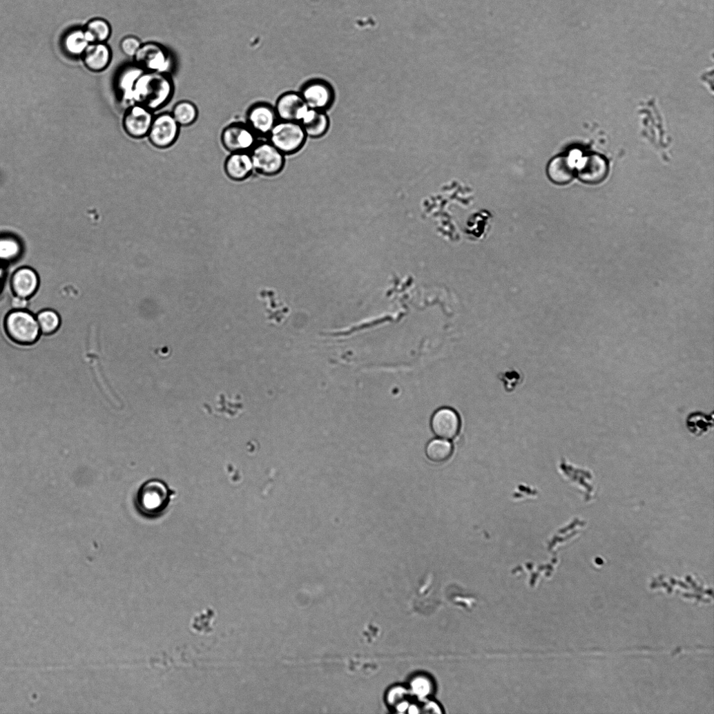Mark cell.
I'll use <instances>...</instances> for the list:
<instances>
[{"mask_svg":"<svg viewBox=\"0 0 714 714\" xmlns=\"http://www.w3.org/2000/svg\"><path fill=\"white\" fill-rule=\"evenodd\" d=\"M300 124L307 137L319 138L329 130L330 120L326 111L309 108Z\"/></svg>","mask_w":714,"mask_h":714,"instance_id":"18","label":"cell"},{"mask_svg":"<svg viewBox=\"0 0 714 714\" xmlns=\"http://www.w3.org/2000/svg\"><path fill=\"white\" fill-rule=\"evenodd\" d=\"M142 44L141 41L137 37L128 36L123 39L120 46L122 52L126 55L134 57Z\"/></svg>","mask_w":714,"mask_h":714,"instance_id":"27","label":"cell"},{"mask_svg":"<svg viewBox=\"0 0 714 714\" xmlns=\"http://www.w3.org/2000/svg\"><path fill=\"white\" fill-rule=\"evenodd\" d=\"M175 85L171 75L145 73L137 79L133 92L134 104L156 112L172 99Z\"/></svg>","mask_w":714,"mask_h":714,"instance_id":"1","label":"cell"},{"mask_svg":"<svg viewBox=\"0 0 714 714\" xmlns=\"http://www.w3.org/2000/svg\"><path fill=\"white\" fill-rule=\"evenodd\" d=\"M453 447L446 440H434L427 444L425 454L428 459L434 463L447 461L452 455Z\"/></svg>","mask_w":714,"mask_h":714,"instance_id":"23","label":"cell"},{"mask_svg":"<svg viewBox=\"0 0 714 714\" xmlns=\"http://www.w3.org/2000/svg\"><path fill=\"white\" fill-rule=\"evenodd\" d=\"M91 44L104 43L110 36L111 28L108 22L103 19L90 21L84 28Z\"/></svg>","mask_w":714,"mask_h":714,"instance_id":"24","label":"cell"},{"mask_svg":"<svg viewBox=\"0 0 714 714\" xmlns=\"http://www.w3.org/2000/svg\"><path fill=\"white\" fill-rule=\"evenodd\" d=\"M176 492L162 479H152L142 483L134 499L136 510L142 517L156 519L168 509Z\"/></svg>","mask_w":714,"mask_h":714,"instance_id":"2","label":"cell"},{"mask_svg":"<svg viewBox=\"0 0 714 714\" xmlns=\"http://www.w3.org/2000/svg\"><path fill=\"white\" fill-rule=\"evenodd\" d=\"M180 127L171 113H162L155 116L148 137L155 147L166 149L177 139Z\"/></svg>","mask_w":714,"mask_h":714,"instance_id":"8","label":"cell"},{"mask_svg":"<svg viewBox=\"0 0 714 714\" xmlns=\"http://www.w3.org/2000/svg\"><path fill=\"white\" fill-rule=\"evenodd\" d=\"M39 287V276L31 268H21L12 278L11 287L15 297L28 300L36 294Z\"/></svg>","mask_w":714,"mask_h":714,"instance_id":"15","label":"cell"},{"mask_svg":"<svg viewBox=\"0 0 714 714\" xmlns=\"http://www.w3.org/2000/svg\"><path fill=\"white\" fill-rule=\"evenodd\" d=\"M307 135L300 122L278 120L267 137L271 144L283 155L300 151Z\"/></svg>","mask_w":714,"mask_h":714,"instance_id":"4","label":"cell"},{"mask_svg":"<svg viewBox=\"0 0 714 714\" xmlns=\"http://www.w3.org/2000/svg\"><path fill=\"white\" fill-rule=\"evenodd\" d=\"M155 116L154 112L150 109L135 104L128 108L124 115V129L135 138L148 136Z\"/></svg>","mask_w":714,"mask_h":714,"instance_id":"12","label":"cell"},{"mask_svg":"<svg viewBox=\"0 0 714 714\" xmlns=\"http://www.w3.org/2000/svg\"><path fill=\"white\" fill-rule=\"evenodd\" d=\"M28 307V300L15 297L12 307L15 310H25Z\"/></svg>","mask_w":714,"mask_h":714,"instance_id":"28","label":"cell"},{"mask_svg":"<svg viewBox=\"0 0 714 714\" xmlns=\"http://www.w3.org/2000/svg\"><path fill=\"white\" fill-rule=\"evenodd\" d=\"M431 425L436 436L446 441L452 440L459 433L461 419L454 409L443 407L434 413Z\"/></svg>","mask_w":714,"mask_h":714,"instance_id":"14","label":"cell"},{"mask_svg":"<svg viewBox=\"0 0 714 714\" xmlns=\"http://www.w3.org/2000/svg\"><path fill=\"white\" fill-rule=\"evenodd\" d=\"M144 73L145 70L135 63L126 66L117 77L116 89L119 97L122 102L129 104V106L134 104L133 92L136 82Z\"/></svg>","mask_w":714,"mask_h":714,"instance_id":"16","label":"cell"},{"mask_svg":"<svg viewBox=\"0 0 714 714\" xmlns=\"http://www.w3.org/2000/svg\"><path fill=\"white\" fill-rule=\"evenodd\" d=\"M309 108L327 111L332 106L335 95L327 82L316 79L305 84L300 92Z\"/></svg>","mask_w":714,"mask_h":714,"instance_id":"9","label":"cell"},{"mask_svg":"<svg viewBox=\"0 0 714 714\" xmlns=\"http://www.w3.org/2000/svg\"><path fill=\"white\" fill-rule=\"evenodd\" d=\"M135 63L146 73L171 75L174 60L170 51L157 42L142 44L133 57Z\"/></svg>","mask_w":714,"mask_h":714,"instance_id":"5","label":"cell"},{"mask_svg":"<svg viewBox=\"0 0 714 714\" xmlns=\"http://www.w3.org/2000/svg\"><path fill=\"white\" fill-rule=\"evenodd\" d=\"M576 170V175L582 182L589 185H597L608 177L609 165L604 156L592 153L580 160Z\"/></svg>","mask_w":714,"mask_h":714,"instance_id":"10","label":"cell"},{"mask_svg":"<svg viewBox=\"0 0 714 714\" xmlns=\"http://www.w3.org/2000/svg\"><path fill=\"white\" fill-rule=\"evenodd\" d=\"M171 113L180 126H189L193 124L198 117L197 106L188 100L177 102Z\"/></svg>","mask_w":714,"mask_h":714,"instance_id":"22","label":"cell"},{"mask_svg":"<svg viewBox=\"0 0 714 714\" xmlns=\"http://www.w3.org/2000/svg\"><path fill=\"white\" fill-rule=\"evenodd\" d=\"M278 120L274 106L260 102L248 110L246 124L258 137H267Z\"/></svg>","mask_w":714,"mask_h":714,"instance_id":"11","label":"cell"},{"mask_svg":"<svg viewBox=\"0 0 714 714\" xmlns=\"http://www.w3.org/2000/svg\"><path fill=\"white\" fill-rule=\"evenodd\" d=\"M279 120L300 122L309 108L300 93L288 92L281 95L274 106Z\"/></svg>","mask_w":714,"mask_h":714,"instance_id":"13","label":"cell"},{"mask_svg":"<svg viewBox=\"0 0 714 714\" xmlns=\"http://www.w3.org/2000/svg\"><path fill=\"white\" fill-rule=\"evenodd\" d=\"M110 48L104 43L90 44L82 55L86 66L91 70L102 71L111 60Z\"/></svg>","mask_w":714,"mask_h":714,"instance_id":"19","label":"cell"},{"mask_svg":"<svg viewBox=\"0 0 714 714\" xmlns=\"http://www.w3.org/2000/svg\"><path fill=\"white\" fill-rule=\"evenodd\" d=\"M41 334L52 335L59 328L61 319L59 314L50 309L40 311L36 316Z\"/></svg>","mask_w":714,"mask_h":714,"instance_id":"25","label":"cell"},{"mask_svg":"<svg viewBox=\"0 0 714 714\" xmlns=\"http://www.w3.org/2000/svg\"><path fill=\"white\" fill-rule=\"evenodd\" d=\"M549 175L556 184L564 185L572 182L576 175V167L569 157H557L549 166Z\"/></svg>","mask_w":714,"mask_h":714,"instance_id":"20","label":"cell"},{"mask_svg":"<svg viewBox=\"0 0 714 714\" xmlns=\"http://www.w3.org/2000/svg\"><path fill=\"white\" fill-rule=\"evenodd\" d=\"M4 327L10 339L21 345H34L41 335L36 316L26 309L9 312Z\"/></svg>","mask_w":714,"mask_h":714,"instance_id":"3","label":"cell"},{"mask_svg":"<svg viewBox=\"0 0 714 714\" xmlns=\"http://www.w3.org/2000/svg\"><path fill=\"white\" fill-rule=\"evenodd\" d=\"M222 142L230 153H249L258 141V136L246 124L233 123L222 133Z\"/></svg>","mask_w":714,"mask_h":714,"instance_id":"7","label":"cell"},{"mask_svg":"<svg viewBox=\"0 0 714 714\" xmlns=\"http://www.w3.org/2000/svg\"><path fill=\"white\" fill-rule=\"evenodd\" d=\"M224 168L228 177L234 181H243L254 172L250 153H233L227 158Z\"/></svg>","mask_w":714,"mask_h":714,"instance_id":"17","label":"cell"},{"mask_svg":"<svg viewBox=\"0 0 714 714\" xmlns=\"http://www.w3.org/2000/svg\"><path fill=\"white\" fill-rule=\"evenodd\" d=\"M254 171L265 176L278 174L284 164V155L269 140H258L249 152Z\"/></svg>","mask_w":714,"mask_h":714,"instance_id":"6","label":"cell"},{"mask_svg":"<svg viewBox=\"0 0 714 714\" xmlns=\"http://www.w3.org/2000/svg\"><path fill=\"white\" fill-rule=\"evenodd\" d=\"M64 48L71 55H82L91 44L84 29L68 32L64 39Z\"/></svg>","mask_w":714,"mask_h":714,"instance_id":"21","label":"cell"},{"mask_svg":"<svg viewBox=\"0 0 714 714\" xmlns=\"http://www.w3.org/2000/svg\"><path fill=\"white\" fill-rule=\"evenodd\" d=\"M20 252V245L13 239L0 240V258L10 260L16 257Z\"/></svg>","mask_w":714,"mask_h":714,"instance_id":"26","label":"cell"}]
</instances>
